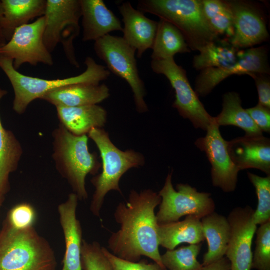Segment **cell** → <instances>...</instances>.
<instances>
[{
  "instance_id": "obj_1",
  "label": "cell",
  "mask_w": 270,
  "mask_h": 270,
  "mask_svg": "<svg viewBox=\"0 0 270 270\" xmlns=\"http://www.w3.org/2000/svg\"><path fill=\"white\" fill-rule=\"evenodd\" d=\"M161 202L158 193L151 189L140 192L130 191L128 200L118 204L114 218L120 228L108 238V248L114 255L136 262L142 256L163 266L159 252L158 226L154 209Z\"/></svg>"
},
{
  "instance_id": "obj_2",
  "label": "cell",
  "mask_w": 270,
  "mask_h": 270,
  "mask_svg": "<svg viewBox=\"0 0 270 270\" xmlns=\"http://www.w3.org/2000/svg\"><path fill=\"white\" fill-rule=\"evenodd\" d=\"M52 135V158L57 171L67 180L78 200L88 199L86 176L96 175L102 166L97 154L89 151L88 136L74 135L60 124Z\"/></svg>"
},
{
  "instance_id": "obj_3",
  "label": "cell",
  "mask_w": 270,
  "mask_h": 270,
  "mask_svg": "<svg viewBox=\"0 0 270 270\" xmlns=\"http://www.w3.org/2000/svg\"><path fill=\"white\" fill-rule=\"evenodd\" d=\"M54 252L34 226L16 230L3 222L0 229V270H56Z\"/></svg>"
},
{
  "instance_id": "obj_4",
  "label": "cell",
  "mask_w": 270,
  "mask_h": 270,
  "mask_svg": "<svg viewBox=\"0 0 270 270\" xmlns=\"http://www.w3.org/2000/svg\"><path fill=\"white\" fill-rule=\"evenodd\" d=\"M88 134L98 148L102 160V172L90 180L94 191L90 206L91 212L100 217L106 194L110 190L122 194L121 177L130 169L142 166L145 159L142 154L134 150H122L117 148L103 128H93Z\"/></svg>"
},
{
  "instance_id": "obj_5",
  "label": "cell",
  "mask_w": 270,
  "mask_h": 270,
  "mask_svg": "<svg viewBox=\"0 0 270 270\" xmlns=\"http://www.w3.org/2000/svg\"><path fill=\"white\" fill-rule=\"evenodd\" d=\"M84 63L86 70L78 76L47 80L20 73L14 68L12 59L0 56V68L9 80L14 92L13 110L18 114H22L33 100L40 99L49 92L76 84H100L110 74L106 67L97 64L90 56H87Z\"/></svg>"
},
{
  "instance_id": "obj_6",
  "label": "cell",
  "mask_w": 270,
  "mask_h": 270,
  "mask_svg": "<svg viewBox=\"0 0 270 270\" xmlns=\"http://www.w3.org/2000/svg\"><path fill=\"white\" fill-rule=\"evenodd\" d=\"M137 8L174 24L190 50L199 51L218 38L208 22L200 0H140Z\"/></svg>"
},
{
  "instance_id": "obj_7",
  "label": "cell",
  "mask_w": 270,
  "mask_h": 270,
  "mask_svg": "<svg viewBox=\"0 0 270 270\" xmlns=\"http://www.w3.org/2000/svg\"><path fill=\"white\" fill-rule=\"evenodd\" d=\"M44 16V42L46 48L51 52L58 44H61L69 62L79 68L73 42L80 32V0H46Z\"/></svg>"
},
{
  "instance_id": "obj_8",
  "label": "cell",
  "mask_w": 270,
  "mask_h": 270,
  "mask_svg": "<svg viewBox=\"0 0 270 270\" xmlns=\"http://www.w3.org/2000/svg\"><path fill=\"white\" fill-rule=\"evenodd\" d=\"M94 48L109 72L128 83L133 92L136 110L140 113L148 112V106L144 99L145 87L138 74L136 50L122 37L110 34L94 41Z\"/></svg>"
},
{
  "instance_id": "obj_9",
  "label": "cell",
  "mask_w": 270,
  "mask_h": 270,
  "mask_svg": "<svg viewBox=\"0 0 270 270\" xmlns=\"http://www.w3.org/2000/svg\"><path fill=\"white\" fill-rule=\"evenodd\" d=\"M172 172L167 175L158 194L161 198L156 218L158 224L177 222L184 216H194L201 219L214 211L215 204L208 192H199L187 184H172Z\"/></svg>"
},
{
  "instance_id": "obj_10",
  "label": "cell",
  "mask_w": 270,
  "mask_h": 270,
  "mask_svg": "<svg viewBox=\"0 0 270 270\" xmlns=\"http://www.w3.org/2000/svg\"><path fill=\"white\" fill-rule=\"evenodd\" d=\"M150 66L154 72L164 75L169 80L175 92L172 106L180 115L189 120L195 128L206 131L214 117L207 112L191 87L186 70L174 58L152 60Z\"/></svg>"
},
{
  "instance_id": "obj_11",
  "label": "cell",
  "mask_w": 270,
  "mask_h": 270,
  "mask_svg": "<svg viewBox=\"0 0 270 270\" xmlns=\"http://www.w3.org/2000/svg\"><path fill=\"white\" fill-rule=\"evenodd\" d=\"M44 16L18 28L0 50V56L12 59L16 70L24 64L52 66V56L44 42Z\"/></svg>"
},
{
  "instance_id": "obj_12",
  "label": "cell",
  "mask_w": 270,
  "mask_h": 270,
  "mask_svg": "<svg viewBox=\"0 0 270 270\" xmlns=\"http://www.w3.org/2000/svg\"><path fill=\"white\" fill-rule=\"evenodd\" d=\"M204 137L198 138L195 144L204 152L211 164L212 184L226 192H234L236 186L240 170L232 160L228 150V142L224 139L219 126L213 122Z\"/></svg>"
},
{
  "instance_id": "obj_13",
  "label": "cell",
  "mask_w": 270,
  "mask_h": 270,
  "mask_svg": "<svg viewBox=\"0 0 270 270\" xmlns=\"http://www.w3.org/2000/svg\"><path fill=\"white\" fill-rule=\"evenodd\" d=\"M268 50L266 46L250 48L238 52L236 62L224 68H208L201 70L195 83L197 95L204 96L227 77L233 74H269Z\"/></svg>"
},
{
  "instance_id": "obj_14",
  "label": "cell",
  "mask_w": 270,
  "mask_h": 270,
  "mask_svg": "<svg viewBox=\"0 0 270 270\" xmlns=\"http://www.w3.org/2000/svg\"><path fill=\"white\" fill-rule=\"evenodd\" d=\"M254 212V210L248 206L236 207L227 218L230 236L225 255L230 262V270L252 268V244L256 230L252 219Z\"/></svg>"
},
{
  "instance_id": "obj_15",
  "label": "cell",
  "mask_w": 270,
  "mask_h": 270,
  "mask_svg": "<svg viewBox=\"0 0 270 270\" xmlns=\"http://www.w3.org/2000/svg\"><path fill=\"white\" fill-rule=\"evenodd\" d=\"M226 2L233 16L234 33L230 38L232 46L236 48H249L268 40L265 22L255 6L244 1Z\"/></svg>"
},
{
  "instance_id": "obj_16",
  "label": "cell",
  "mask_w": 270,
  "mask_h": 270,
  "mask_svg": "<svg viewBox=\"0 0 270 270\" xmlns=\"http://www.w3.org/2000/svg\"><path fill=\"white\" fill-rule=\"evenodd\" d=\"M78 198L72 192L58 207L60 222L64 234L65 251L62 270H82L80 252L82 228L76 216Z\"/></svg>"
},
{
  "instance_id": "obj_17",
  "label": "cell",
  "mask_w": 270,
  "mask_h": 270,
  "mask_svg": "<svg viewBox=\"0 0 270 270\" xmlns=\"http://www.w3.org/2000/svg\"><path fill=\"white\" fill-rule=\"evenodd\" d=\"M230 158L240 170L256 168L270 175V140L262 134L240 136L228 142Z\"/></svg>"
},
{
  "instance_id": "obj_18",
  "label": "cell",
  "mask_w": 270,
  "mask_h": 270,
  "mask_svg": "<svg viewBox=\"0 0 270 270\" xmlns=\"http://www.w3.org/2000/svg\"><path fill=\"white\" fill-rule=\"evenodd\" d=\"M118 8L124 24L122 38L137 51V57L141 58L148 49L152 48L158 22L146 17L128 2H122Z\"/></svg>"
},
{
  "instance_id": "obj_19",
  "label": "cell",
  "mask_w": 270,
  "mask_h": 270,
  "mask_svg": "<svg viewBox=\"0 0 270 270\" xmlns=\"http://www.w3.org/2000/svg\"><path fill=\"white\" fill-rule=\"evenodd\" d=\"M83 42L96 40L114 31H122V24L102 0H80Z\"/></svg>"
},
{
  "instance_id": "obj_20",
  "label": "cell",
  "mask_w": 270,
  "mask_h": 270,
  "mask_svg": "<svg viewBox=\"0 0 270 270\" xmlns=\"http://www.w3.org/2000/svg\"><path fill=\"white\" fill-rule=\"evenodd\" d=\"M110 95V90L104 84L80 83L56 88L46 94L40 100L56 107H72L98 104Z\"/></svg>"
},
{
  "instance_id": "obj_21",
  "label": "cell",
  "mask_w": 270,
  "mask_h": 270,
  "mask_svg": "<svg viewBox=\"0 0 270 270\" xmlns=\"http://www.w3.org/2000/svg\"><path fill=\"white\" fill-rule=\"evenodd\" d=\"M56 108L60 124L74 135H86L92 128H102L106 122L107 112L98 104Z\"/></svg>"
},
{
  "instance_id": "obj_22",
  "label": "cell",
  "mask_w": 270,
  "mask_h": 270,
  "mask_svg": "<svg viewBox=\"0 0 270 270\" xmlns=\"http://www.w3.org/2000/svg\"><path fill=\"white\" fill-rule=\"evenodd\" d=\"M208 250L204 254L202 265L216 262L226 254L230 236V226L227 218L214 211L200 219Z\"/></svg>"
},
{
  "instance_id": "obj_23",
  "label": "cell",
  "mask_w": 270,
  "mask_h": 270,
  "mask_svg": "<svg viewBox=\"0 0 270 270\" xmlns=\"http://www.w3.org/2000/svg\"><path fill=\"white\" fill-rule=\"evenodd\" d=\"M158 236L159 245L167 250L182 243L197 244L205 240L200 219L192 215L181 221L158 224Z\"/></svg>"
},
{
  "instance_id": "obj_24",
  "label": "cell",
  "mask_w": 270,
  "mask_h": 270,
  "mask_svg": "<svg viewBox=\"0 0 270 270\" xmlns=\"http://www.w3.org/2000/svg\"><path fill=\"white\" fill-rule=\"evenodd\" d=\"M6 90L0 88V100L6 94ZM23 154L22 146L14 134L6 129L0 118V197L10 190V175L15 172Z\"/></svg>"
},
{
  "instance_id": "obj_25",
  "label": "cell",
  "mask_w": 270,
  "mask_h": 270,
  "mask_svg": "<svg viewBox=\"0 0 270 270\" xmlns=\"http://www.w3.org/2000/svg\"><path fill=\"white\" fill-rule=\"evenodd\" d=\"M4 16L3 32L7 41L18 28L44 15L46 0H2Z\"/></svg>"
},
{
  "instance_id": "obj_26",
  "label": "cell",
  "mask_w": 270,
  "mask_h": 270,
  "mask_svg": "<svg viewBox=\"0 0 270 270\" xmlns=\"http://www.w3.org/2000/svg\"><path fill=\"white\" fill-rule=\"evenodd\" d=\"M222 108L216 116L214 117V122L219 127L232 125L240 128L247 136L262 134L251 118L246 109L242 106L240 95L236 92L224 94L222 96Z\"/></svg>"
},
{
  "instance_id": "obj_27",
  "label": "cell",
  "mask_w": 270,
  "mask_h": 270,
  "mask_svg": "<svg viewBox=\"0 0 270 270\" xmlns=\"http://www.w3.org/2000/svg\"><path fill=\"white\" fill-rule=\"evenodd\" d=\"M152 60L174 58L178 53L190 52L182 34L170 22L160 18L152 47Z\"/></svg>"
},
{
  "instance_id": "obj_28",
  "label": "cell",
  "mask_w": 270,
  "mask_h": 270,
  "mask_svg": "<svg viewBox=\"0 0 270 270\" xmlns=\"http://www.w3.org/2000/svg\"><path fill=\"white\" fill-rule=\"evenodd\" d=\"M194 57L192 64L197 70L208 68H224L234 64L237 60L238 51L232 46L210 42L199 50Z\"/></svg>"
},
{
  "instance_id": "obj_29",
  "label": "cell",
  "mask_w": 270,
  "mask_h": 270,
  "mask_svg": "<svg viewBox=\"0 0 270 270\" xmlns=\"http://www.w3.org/2000/svg\"><path fill=\"white\" fill-rule=\"evenodd\" d=\"M204 14L212 29L218 34L230 38L234 33L233 16L226 1L200 0Z\"/></svg>"
},
{
  "instance_id": "obj_30",
  "label": "cell",
  "mask_w": 270,
  "mask_h": 270,
  "mask_svg": "<svg viewBox=\"0 0 270 270\" xmlns=\"http://www.w3.org/2000/svg\"><path fill=\"white\" fill-rule=\"evenodd\" d=\"M201 248L200 243L167 250L160 256L162 264L166 270H203L197 260Z\"/></svg>"
},
{
  "instance_id": "obj_31",
  "label": "cell",
  "mask_w": 270,
  "mask_h": 270,
  "mask_svg": "<svg viewBox=\"0 0 270 270\" xmlns=\"http://www.w3.org/2000/svg\"><path fill=\"white\" fill-rule=\"evenodd\" d=\"M247 176L256 189L258 199L253 222L256 225H260L270 221V175L262 177L248 172Z\"/></svg>"
},
{
  "instance_id": "obj_32",
  "label": "cell",
  "mask_w": 270,
  "mask_h": 270,
  "mask_svg": "<svg viewBox=\"0 0 270 270\" xmlns=\"http://www.w3.org/2000/svg\"><path fill=\"white\" fill-rule=\"evenodd\" d=\"M256 232V248L252 268L270 270V221L260 224Z\"/></svg>"
},
{
  "instance_id": "obj_33",
  "label": "cell",
  "mask_w": 270,
  "mask_h": 270,
  "mask_svg": "<svg viewBox=\"0 0 270 270\" xmlns=\"http://www.w3.org/2000/svg\"><path fill=\"white\" fill-rule=\"evenodd\" d=\"M80 261L82 270H112L97 242H88L82 240Z\"/></svg>"
},
{
  "instance_id": "obj_34",
  "label": "cell",
  "mask_w": 270,
  "mask_h": 270,
  "mask_svg": "<svg viewBox=\"0 0 270 270\" xmlns=\"http://www.w3.org/2000/svg\"><path fill=\"white\" fill-rule=\"evenodd\" d=\"M36 220L34 208L28 203L22 202L10 210L4 221L14 229L24 230L33 227Z\"/></svg>"
},
{
  "instance_id": "obj_35",
  "label": "cell",
  "mask_w": 270,
  "mask_h": 270,
  "mask_svg": "<svg viewBox=\"0 0 270 270\" xmlns=\"http://www.w3.org/2000/svg\"><path fill=\"white\" fill-rule=\"evenodd\" d=\"M102 251L108 259L112 270H163L158 264L147 263L144 261L132 262L121 258L102 246Z\"/></svg>"
},
{
  "instance_id": "obj_36",
  "label": "cell",
  "mask_w": 270,
  "mask_h": 270,
  "mask_svg": "<svg viewBox=\"0 0 270 270\" xmlns=\"http://www.w3.org/2000/svg\"><path fill=\"white\" fill-rule=\"evenodd\" d=\"M246 110L262 132H270V108L258 104L255 106Z\"/></svg>"
},
{
  "instance_id": "obj_37",
  "label": "cell",
  "mask_w": 270,
  "mask_h": 270,
  "mask_svg": "<svg viewBox=\"0 0 270 270\" xmlns=\"http://www.w3.org/2000/svg\"><path fill=\"white\" fill-rule=\"evenodd\" d=\"M267 74H254L250 76L255 80L258 96V104L270 108V81Z\"/></svg>"
},
{
  "instance_id": "obj_38",
  "label": "cell",
  "mask_w": 270,
  "mask_h": 270,
  "mask_svg": "<svg viewBox=\"0 0 270 270\" xmlns=\"http://www.w3.org/2000/svg\"><path fill=\"white\" fill-rule=\"evenodd\" d=\"M230 264L226 257H224L219 260L204 266L203 270H230Z\"/></svg>"
},
{
  "instance_id": "obj_39",
  "label": "cell",
  "mask_w": 270,
  "mask_h": 270,
  "mask_svg": "<svg viewBox=\"0 0 270 270\" xmlns=\"http://www.w3.org/2000/svg\"><path fill=\"white\" fill-rule=\"evenodd\" d=\"M7 42L8 41L2 30L0 28V51Z\"/></svg>"
},
{
  "instance_id": "obj_40",
  "label": "cell",
  "mask_w": 270,
  "mask_h": 270,
  "mask_svg": "<svg viewBox=\"0 0 270 270\" xmlns=\"http://www.w3.org/2000/svg\"><path fill=\"white\" fill-rule=\"evenodd\" d=\"M4 26V12H3V8L2 6V2H1V0H0V28L2 30V31H3Z\"/></svg>"
},
{
  "instance_id": "obj_41",
  "label": "cell",
  "mask_w": 270,
  "mask_h": 270,
  "mask_svg": "<svg viewBox=\"0 0 270 270\" xmlns=\"http://www.w3.org/2000/svg\"><path fill=\"white\" fill-rule=\"evenodd\" d=\"M4 198H0V207L2 206V204H3V202L4 200Z\"/></svg>"
}]
</instances>
